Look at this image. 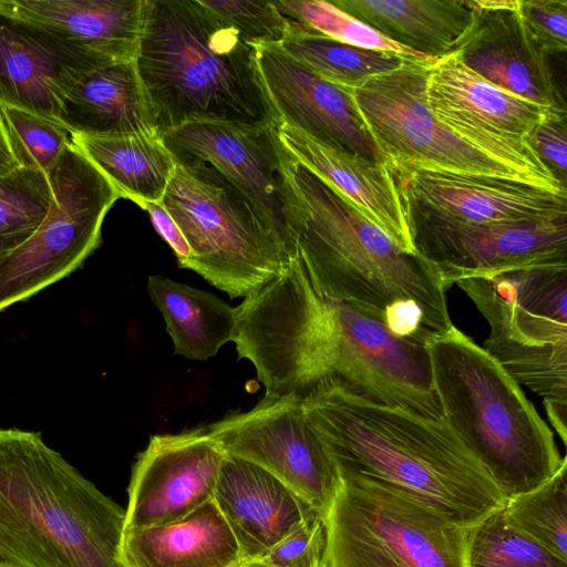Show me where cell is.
<instances>
[{"label": "cell", "instance_id": "1", "mask_svg": "<svg viewBox=\"0 0 567 567\" xmlns=\"http://www.w3.org/2000/svg\"><path fill=\"white\" fill-rule=\"evenodd\" d=\"M285 166L301 206L298 257L318 292L422 346L453 327L446 290L430 262L402 251L286 147Z\"/></svg>", "mask_w": 567, "mask_h": 567}, {"label": "cell", "instance_id": "2", "mask_svg": "<svg viewBox=\"0 0 567 567\" xmlns=\"http://www.w3.org/2000/svg\"><path fill=\"white\" fill-rule=\"evenodd\" d=\"M336 468L381 480L470 529L505 497L444 417L360 399L336 385L302 401Z\"/></svg>", "mask_w": 567, "mask_h": 567}, {"label": "cell", "instance_id": "3", "mask_svg": "<svg viewBox=\"0 0 567 567\" xmlns=\"http://www.w3.org/2000/svg\"><path fill=\"white\" fill-rule=\"evenodd\" d=\"M268 349L287 396L305 401L336 385L372 403L443 417L426 347L396 338L370 315L322 296L306 276L276 308Z\"/></svg>", "mask_w": 567, "mask_h": 567}, {"label": "cell", "instance_id": "4", "mask_svg": "<svg viewBox=\"0 0 567 567\" xmlns=\"http://www.w3.org/2000/svg\"><path fill=\"white\" fill-rule=\"evenodd\" d=\"M135 63L159 136L196 122L280 124L256 48L199 0H146Z\"/></svg>", "mask_w": 567, "mask_h": 567}, {"label": "cell", "instance_id": "5", "mask_svg": "<svg viewBox=\"0 0 567 567\" xmlns=\"http://www.w3.org/2000/svg\"><path fill=\"white\" fill-rule=\"evenodd\" d=\"M125 509L41 432L0 427V560L13 567H127Z\"/></svg>", "mask_w": 567, "mask_h": 567}, {"label": "cell", "instance_id": "6", "mask_svg": "<svg viewBox=\"0 0 567 567\" xmlns=\"http://www.w3.org/2000/svg\"><path fill=\"white\" fill-rule=\"evenodd\" d=\"M443 417L505 498L550 478L561 456L519 384L472 338L452 327L426 344Z\"/></svg>", "mask_w": 567, "mask_h": 567}, {"label": "cell", "instance_id": "7", "mask_svg": "<svg viewBox=\"0 0 567 567\" xmlns=\"http://www.w3.org/2000/svg\"><path fill=\"white\" fill-rule=\"evenodd\" d=\"M336 471L324 567H468V529L381 480Z\"/></svg>", "mask_w": 567, "mask_h": 567}, {"label": "cell", "instance_id": "8", "mask_svg": "<svg viewBox=\"0 0 567 567\" xmlns=\"http://www.w3.org/2000/svg\"><path fill=\"white\" fill-rule=\"evenodd\" d=\"M161 203L190 247L186 269L230 298L256 293L293 260L247 196L205 162H176Z\"/></svg>", "mask_w": 567, "mask_h": 567}, {"label": "cell", "instance_id": "9", "mask_svg": "<svg viewBox=\"0 0 567 567\" xmlns=\"http://www.w3.org/2000/svg\"><path fill=\"white\" fill-rule=\"evenodd\" d=\"M489 326L483 349L544 404H567V266L462 279Z\"/></svg>", "mask_w": 567, "mask_h": 567}, {"label": "cell", "instance_id": "10", "mask_svg": "<svg viewBox=\"0 0 567 567\" xmlns=\"http://www.w3.org/2000/svg\"><path fill=\"white\" fill-rule=\"evenodd\" d=\"M48 176L53 202L45 219L25 243L0 259V311L82 267L101 245L103 220L120 198L71 142Z\"/></svg>", "mask_w": 567, "mask_h": 567}, {"label": "cell", "instance_id": "11", "mask_svg": "<svg viewBox=\"0 0 567 567\" xmlns=\"http://www.w3.org/2000/svg\"><path fill=\"white\" fill-rule=\"evenodd\" d=\"M424 93L435 117L462 140L524 181L567 194L566 186L525 141L553 111L494 85L455 53L429 64Z\"/></svg>", "mask_w": 567, "mask_h": 567}, {"label": "cell", "instance_id": "12", "mask_svg": "<svg viewBox=\"0 0 567 567\" xmlns=\"http://www.w3.org/2000/svg\"><path fill=\"white\" fill-rule=\"evenodd\" d=\"M432 61L412 59L353 91L357 107L383 155L391 165L524 181L462 140L431 112L424 89Z\"/></svg>", "mask_w": 567, "mask_h": 567}, {"label": "cell", "instance_id": "13", "mask_svg": "<svg viewBox=\"0 0 567 567\" xmlns=\"http://www.w3.org/2000/svg\"><path fill=\"white\" fill-rule=\"evenodd\" d=\"M277 127L196 122L161 137L176 162H205L241 190L295 259L301 206L286 171Z\"/></svg>", "mask_w": 567, "mask_h": 567}, {"label": "cell", "instance_id": "14", "mask_svg": "<svg viewBox=\"0 0 567 567\" xmlns=\"http://www.w3.org/2000/svg\"><path fill=\"white\" fill-rule=\"evenodd\" d=\"M205 429L227 454L275 475L324 519L337 471L308 422L302 401L265 395L252 409L226 415Z\"/></svg>", "mask_w": 567, "mask_h": 567}, {"label": "cell", "instance_id": "15", "mask_svg": "<svg viewBox=\"0 0 567 567\" xmlns=\"http://www.w3.org/2000/svg\"><path fill=\"white\" fill-rule=\"evenodd\" d=\"M416 254L445 290L472 277L536 266H567V216L489 223L409 217Z\"/></svg>", "mask_w": 567, "mask_h": 567}, {"label": "cell", "instance_id": "16", "mask_svg": "<svg viewBox=\"0 0 567 567\" xmlns=\"http://www.w3.org/2000/svg\"><path fill=\"white\" fill-rule=\"evenodd\" d=\"M226 455L205 426L151 436L132 467L124 530L176 523L213 501Z\"/></svg>", "mask_w": 567, "mask_h": 567}, {"label": "cell", "instance_id": "17", "mask_svg": "<svg viewBox=\"0 0 567 567\" xmlns=\"http://www.w3.org/2000/svg\"><path fill=\"white\" fill-rule=\"evenodd\" d=\"M409 217L489 223L567 216V194L505 176L392 165Z\"/></svg>", "mask_w": 567, "mask_h": 567}, {"label": "cell", "instance_id": "18", "mask_svg": "<svg viewBox=\"0 0 567 567\" xmlns=\"http://www.w3.org/2000/svg\"><path fill=\"white\" fill-rule=\"evenodd\" d=\"M112 62L0 9V106L59 123L61 106L73 86Z\"/></svg>", "mask_w": 567, "mask_h": 567}, {"label": "cell", "instance_id": "19", "mask_svg": "<svg viewBox=\"0 0 567 567\" xmlns=\"http://www.w3.org/2000/svg\"><path fill=\"white\" fill-rule=\"evenodd\" d=\"M261 81L280 124L329 148L390 163L372 138L353 91L320 78L278 45L257 47ZM391 164V163H390Z\"/></svg>", "mask_w": 567, "mask_h": 567}, {"label": "cell", "instance_id": "20", "mask_svg": "<svg viewBox=\"0 0 567 567\" xmlns=\"http://www.w3.org/2000/svg\"><path fill=\"white\" fill-rule=\"evenodd\" d=\"M472 23L455 53L494 85L553 112H566L547 54L532 38L518 0H474Z\"/></svg>", "mask_w": 567, "mask_h": 567}, {"label": "cell", "instance_id": "21", "mask_svg": "<svg viewBox=\"0 0 567 567\" xmlns=\"http://www.w3.org/2000/svg\"><path fill=\"white\" fill-rule=\"evenodd\" d=\"M213 501L248 561L262 559L303 520L318 516L275 475L229 454L223 462Z\"/></svg>", "mask_w": 567, "mask_h": 567}, {"label": "cell", "instance_id": "22", "mask_svg": "<svg viewBox=\"0 0 567 567\" xmlns=\"http://www.w3.org/2000/svg\"><path fill=\"white\" fill-rule=\"evenodd\" d=\"M277 130L290 154L334 186L402 251L416 254L405 202L390 163L329 148L282 123Z\"/></svg>", "mask_w": 567, "mask_h": 567}, {"label": "cell", "instance_id": "23", "mask_svg": "<svg viewBox=\"0 0 567 567\" xmlns=\"http://www.w3.org/2000/svg\"><path fill=\"white\" fill-rule=\"evenodd\" d=\"M146 0H0V9L114 61L135 60Z\"/></svg>", "mask_w": 567, "mask_h": 567}, {"label": "cell", "instance_id": "24", "mask_svg": "<svg viewBox=\"0 0 567 567\" xmlns=\"http://www.w3.org/2000/svg\"><path fill=\"white\" fill-rule=\"evenodd\" d=\"M59 124L70 135L157 134L135 60L115 61L84 75L66 95Z\"/></svg>", "mask_w": 567, "mask_h": 567}, {"label": "cell", "instance_id": "25", "mask_svg": "<svg viewBox=\"0 0 567 567\" xmlns=\"http://www.w3.org/2000/svg\"><path fill=\"white\" fill-rule=\"evenodd\" d=\"M127 567H243L248 560L214 501L173 524L123 532Z\"/></svg>", "mask_w": 567, "mask_h": 567}, {"label": "cell", "instance_id": "26", "mask_svg": "<svg viewBox=\"0 0 567 567\" xmlns=\"http://www.w3.org/2000/svg\"><path fill=\"white\" fill-rule=\"evenodd\" d=\"M333 6L420 55L453 53L468 30L474 0H332Z\"/></svg>", "mask_w": 567, "mask_h": 567}, {"label": "cell", "instance_id": "27", "mask_svg": "<svg viewBox=\"0 0 567 567\" xmlns=\"http://www.w3.org/2000/svg\"><path fill=\"white\" fill-rule=\"evenodd\" d=\"M146 290L162 313L175 354L204 361L234 341L237 307L163 275H151Z\"/></svg>", "mask_w": 567, "mask_h": 567}, {"label": "cell", "instance_id": "28", "mask_svg": "<svg viewBox=\"0 0 567 567\" xmlns=\"http://www.w3.org/2000/svg\"><path fill=\"white\" fill-rule=\"evenodd\" d=\"M70 140L109 179L120 198L141 208L162 202L176 161L158 134L70 135Z\"/></svg>", "mask_w": 567, "mask_h": 567}, {"label": "cell", "instance_id": "29", "mask_svg": "<svg viewBox=\"0 0 567 567\" xmlns=\"http://www.w3.org/2000/svg\"><path fill=\"white\" fill-rule=\"evenodd\" d=\"M278 47L320 78L350 91L373 76L403 66L412 59H426L354 47L293 20L287 37Z\"/></svg>", "mask_w": 567, "mask_h": 567}, {"label": "cell", "instance_id": "30", "mask_svg": "<svg viewBox=\"0 0 567 567\" xmlns=\"http://www.w3.org/2000/svg\"><path fill=\"white\" fill-rule=\"evenodd\" d=\"M567 458L537 487L505 499V522L567 560Z\"/></svg>", "mask_w": 567, "mask_h": 567}, {"label": "cell", "instance_id": "31", "mask_svg": "<svg viewBox=\"0 0 567 567\" xmlns=\"http://www.w3.org/2000/svg\"><path fill=\"white\" fill-rule=\"evenodd\" d=\"M52 202L49 176L40 169L19 166L0 176V259L37 231Z\"/></svg>", "mask_w": 567, "mask_h": 567}, {"label": "cell", "instance_id": "32", "mask_svg": "<svg viewBox=\"0 0 567 567\" xmlns=\"http://www.w3.org/2000/svg\"><path fill=\"white\" fill-rule=\"evenodd\" d=\"M468 567H567L528 536L508 525L498 509L468 529Z\"/></svg>", "mask_w": 567, "mask_h": 567}, {"label": "cell", "instance_id": "33", "mask_svg": "<svg viewBox=\"0 0 567 567\" xmlns=\"http://www.w3.org/2000/svg\"><path fill=\"white\" fill-rule=\"evenodd\" d=\"M274 3L285 17L337 41L404 56L425 58L389 40L330 1L274 0Z\"/></svg>", "mask_w": 567, "mask_h": 567}, {"label": "cell", "instance_id": "34", "mask_svg": "<svg viewBox=\"0 0 567 567\" xmlns=\"http://www.w3.org/2000/svg\"><path fill=\"white\" fill-rule=\"evenodd\" d=\"M19 166L49 174L71 142L59 123L14 107L0 106Z\"/></svg>", "mask_w": 567, "mask_h": 567}, {"label": "cell", "instance_id": "35", "mask_svg": "<svg viewBox=\"0 0 567 567\" xmlns=\"http://www.w3.org/2000/svg\"><path fill=\"white\" fill-rule=\"evenodd\" d=\"M208 10L238 31L251 47L279 45L287 37L291 20L274 1L199 0Z\"/></svg>", "mask_w": 567, "mask_h": 567}, {"label": "cell", "instance_id": "36", "mask_svg": "<svg viewBox=\"0 0 567 567\" xmlns=\"http://www.w3.org/2000/svg\"><path fill=\"white\" fill-rule=\"evenodd\" d=\"M324 546L323 519L313 516L303 520L260 560L270 567H324Z\"/></svg>", "mask_w": 567, "mask_h": 567}, {"label": "cell", "instance_id": "37", "mask_svg": "<svg viewBox=\"0 0 567 567\" xmlns=\"http://www.w3.org/2000/svg\"><path fill=\"white\" fill-rule=\"evenodd\" d=\"M518 11L545 54L566 51L567 0H518Z\"/></svg>", "mask_w": 567, "mask_h": 567}, {"label": "cell", "instance_id": "38", "mask_svg": "<svg viewBox=\"0 0 567 567\" xmlns=\"http://www.w3.org/2000/svg\"><path fill=\"white\" fill-rule=\"evenodd\" d=\"M537 156L566 186L567 125L566 112L550 113L525 138Z\"/></svg>", "mask_w": 567, "mask_h": 567}, {"label": "cell", "instance_id": "39", "mask_svg": "<svg viewBox=\"0 0 567 567\" xmlns=\"http://www.w3.org/2000/svg\"><path fill=\"white\" fill-rule=\"evenodd\" d=\"M142 208L148 213L151 221L158 235L172 248L178 266L186 269L192 258V250L174 218L162 203H146Z\"/></svg>", "mask_w": 567, "mask_h": 567}, {"label": "cell", "instance_id": "40", "mask_svg": "<svg viewBox=\"0 0 567 567\" xmlns=\"http://www.w3.org/2000/svg\"><path fill=\"white\" fill-rule=\"evenodd\" d=\"M19 167V163L13 153L11 140L0 109V176L10 173Z\"/></svg>", "mask_w": 567, "mask_h": 567}, {"label": "cell", "instance_id": "41", "mask_svg": "<svg viewBox=\"0 0 567 567\" xmlns=\"http://www.w3.org/2000/svg\"><path fill=\"white\" fill-rule=\"evenodd\" d=\"M243 567H270L262 560H249Z\"/></svg>", "mask_w": 567, "mask_h": 567}, {"label": "cell", "instance_id": "42", "mask_svg": "<svg viewBox=\"0 0 567 567\" xmlns=\"http://www.w3.org/2000/svg\"><path fill=\"white\" fill-rule=\"evenodd\" d=\"M0 567H13V566L0 560Z\"/></svg>", "mask_w": 567, "mask_h": 567}]
</instances>
